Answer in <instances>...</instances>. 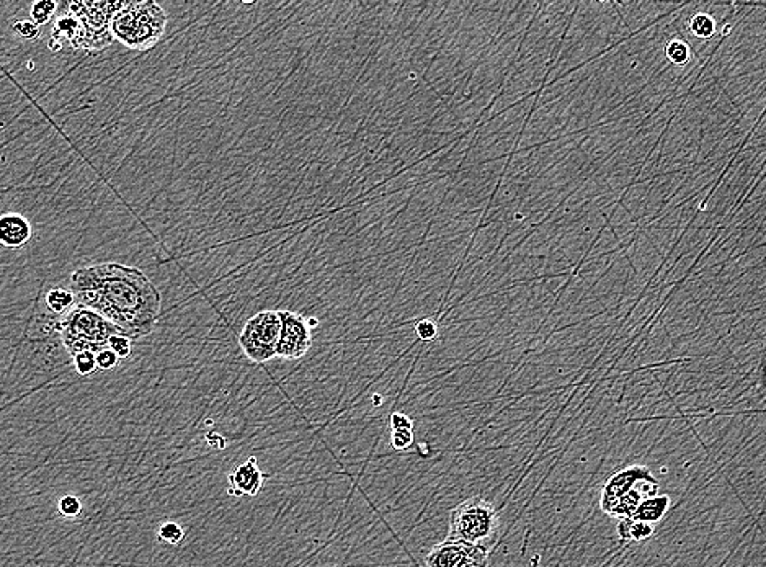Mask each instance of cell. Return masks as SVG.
<instances>
[{
    "label": "cell",
    "instance_id": "obj_5",
    "mask_svg": "<svg viewBox=\"0 0 766 567\" xmlns=\"http://www.w3.org/2000/svg\"><path fill=\"white\" fill-rule=\"evenodd\" d=\"M126 2H72L69 12H72L79 19L80 30L72 48L85 51L87 54H97L106 49L115 41L111 32V21Z\"/></svg>",
    "mask_w": 766,
    "mask_h": 567
},
{
    "label": "cell",
    "instance_id": "obj_20",
    "mask_svg": "<svg viewBox=\"0 0 766 567\" xmlns=\"http://www.w3.org/2000/svg\"><path fill=\"white\" fill-rule=\"evenodd\" d=\"M74 369L79 376H90L98 369L97 354L93 351H82V354L72 356Z\"/></svg>",
    "mask_w": 766,
    "mask_h": 567
},
{
    "label": "cell",
    "instance_id": "obj_23",
    "mask_svg": "<svg viewBox=\"0 0 766 567\" xmlns=\"http://www.w3.org/2000/svg\"><path fill=\"white\" fill-rule=\"evenodd\" d=\"M131 342H132L131 338H128L126 335L118 334V335H115V337H111L108 349L113 350L115 354L119 356V360L128 358V356L131 355V350H132L131 349Z\"/></svg>",
    "mask_w": 766,
    "mask_h": 567
},
{
    "label": "cell",
    "instance_id": "obj_1",
    "mask_svg": "<svg viewBox=\"0 0 766 567\" xmlns=\"http://www.w3.org/2000/svg\"><path fill=\"white\" fill-rule=\"evenodd\" d=\"M71 290L77 306L98 312L131 340L156 330L162 298L139 268L118 262L80 267L71 275Z\"/></svg>",
    "mask_w": 766,
    "mask_h": 567
},
{
    "label": "cell",
    "instance_id": "obj_21",
    "mask_svg": "<svg viewBox=\"0 0 766 567\" xmlns=\"http://www.w3.org/2000/svg\"><path fill=\"white\" fill-rule=\"evenodd\" d=\"M58 509H59V513H61L62 517L76 518L82 513V502L79 500V497L69 494V496L61 497V500H59V504H58Z\"/></svg>",
    "mask_w": 766,
    "mask_h": 567
},
{
    "label": "cell",
    "instance_id": "obj_17",
    "mask_svg": "<svg viewBox=\"0 0 766 567\" xmlns=\"http://www.w3.org/2000/svg\"><path fill=\"white\" fill-rule=\"evenodd\" d=\"M690 30L695 36L708 40L711 38L714 32H716V21L711 15L708 14H696L691 16L690 20Z\"/></svg>",
    "mask_w": 766,
    "mask_h": 567
},
{
    "label": "cell",
    "instance_id": "obj_14",
    "mask_svg": "<svg viewBox=\"0 0 766 567\" xmlns=\"http://www.w3.org/2000/svg\"><path fill=\"white\" fill-rule=\"evenodd\" d=\"M616 530L621 541H644L651 538L653 533V526L651 523L639 522V520L634 518L618 520Z\"/></svg>",
    "mask_w": 766,
    "mask_h": 567
},
{
    "label": "cell",
    "instance_id": "obj_27",
    "mask_svg": "<svg viewBox=\"0 0 766 567\" xmlns=\"http://www.w3.org/2000/svg\"><path fill=\"white\" fill-rule=\"evenodd\" d=\"M412 427H414V424H412L410 417L406 414H402V412H394V414L391 415V430L393 432L412 430Z\"/></svg>",
    "mask_w": 766,
    "mask_h": 567
},
{
    "label": "cell",
    "instance_id": "obj_12",
    "mask_svg": "<svg viewBox=\"0 0 766 567\" xmlns=\"http://www.w3.org/2000/svg\"><path fill=\"white\" fill-rule=\"evenodd\" d=\"M79 30H80L79 19H77L72 12H67V14L59 16V19L56 20L53 32H51V40L48 43L49 49L53 51V53H58V51L62 49L64 43L66 41H69L72 45V41H74L77 34H79Z\"/></svg>",
    "mask_w": 766,
    "mask_h": 567
},
{
    "label": "cell",
    "instance_id": "obj_9",
    "mask_svg": "<svg viewBox=\"0 0 766 567\" xmlns=\"http://www.w3.org/2000/svg\"><path fill=\"white\" fill-rule=\"evenodd\" d=\"M653 479L651 471L644 466H629L624 470L614 472L611 478L606 481L603 491H601V500L600 507L605 513H610L611 509L618 504V500L621 499L626 492H629L634 485H638L640 481Z\"/></svg>",
    "mask_w": 766,
    "mask_h": 567
},
{
    "label": "cell",
    "instance_id": "obj_26",
    "mask_svg": "<svg viewBox=\"0 0 766 567\" xmlns=\"http://www.w3.org/2000/svg\"><path fill=\"white\" fill-rule=\"evenodd\" d=\"M414 443V432L404 430V432H391V445L395 450H407L408 446Z\"/></svg>",
    "mask_w": 766,
    "mask_h": 567
},
{
    "label": "cell",
    "instance_id": "obj_22",
    "mask_svg": "<svg viewBox=\"0 0 766 567\" xmlns=\"http://www.w3.org/2000/svg\"><path fill=\"white\" fill-rule=\"evenodd\" d=\"M12 30L19 34L21 40H28V41H34L40 38V27H38L36 23H34L33 20H20V21H15L14 27Z\"/></svg>",
    "mask_w": 766,
    "mask_h": 567
},
{
    "label": "cell",
    "instance_id": "obj_25",
    "mask_svg": "<svg viewBox=\"0 0 766 567\" xmlns=\"http://www.w3.org/2000/svg\"><path fill=\"white\" fill-rule=\"evenodd\" d=\"M118 363H119V356L116 355L113 350L105 349L97 354V364H98V369H102V371L113 369Z\"/></svg>",
    "mask_w": 766,
    "mask_h": 567
},
{
    "label": "cell",
    "instance_id": "obj_4",
    "mask_svg": "<svg viewBox=\"0 0 766 567\" xmlns=\"http://www.w3.org/2000/svg\"><path fill=\"white\" fill-rule=\"evenodd\" d=\"M59 332L66 350L76 356L82 351L98 354L108 349L111 337L118 335L119 330L92 309L76 306L62 316Z\"/></svg>",
    "mask_w": 766,
    "mask_h": 567
},
{
    "label": "cell",
    "instance_id": "obj_16",
    "mask_svg": "<svg viewBox=\"0 0 766 567\" xmlns=\"http://www.w3.org/2000/svg\"><path fill=\"white\" fill-rule=\"evenodd\" d=\"M56 8H58V3H56L54 0H36V2L32 5V10H30L32 20L38 25V27H43V25L49 23V21L53 20Z\"/></svg>",
    "mask_w": 766,
    "mask_h": 567
},
{
    "label": "cell",
    "instance_id": "obj_24",
    "mask_svg": "<svg viewBox=\"0 0 766 567\" xmlns=\"http://www.w3.org/2000/svg\"><path fill=\"white\" fill-rule=\"evenodd\" d=\"M415 332L419 335L420 340L432 342L438 337V324L432 319H423L417 324Z\"/></svg>",
    "mask_w": 766,
    "mask_h": 567
},
{
    "label": "cell",
    "instance_id": "obj_15",
    "mask_svg": "<svg viewBox=\"0 0 766 567\" xmlns=\"http://www.w3.org/2000/svg\"><path fill=\"white\" fill-rule=\"evenodd\" d=\"M45 301H46V306H48V309L53 312V314H62V316H66L71 309H74L76 308L74 304L77 303L74 291L61 286L51 288L48 293H46Z\"/></svg>",
    "mask_w": 766,
    "mask_h": 567
},
{
    "label": "cell",
    "instance_id": "obj_13",
    "mask_svg": "<svg viewBox=\"0 0 766 567\" xmlns=\"http://www.w3.org/2000/svg\"><path fill=\"white\" fill-rule=\"evenodd\" d=\"M670 504V499L666 496H653L645 499L642 504L639 505V509L636 510V513L631 518L639 520V522L645 523H657L658 520L664 517L666 512V507Z\"/></svg>",
    "mask_w": 766,
    "mask_h": 567
},
{
    "label": "cell",
    "instance_id": "obj_11",
    "mask_svg": "<svg viewBox=\"0 0 766 567\" xmlns=\"http://www.w3.org/2000/svg\"><path fill=\"white\" fill-rule=\"evenodd\" d=\"M32 239V224L19 213H7L0 218V242L5 248H20Z\"/></svg>",
    "mask_w": 766,
    "mask_h": 567
},
{
    "label": "cell",
    "instance_id": "obj_6",
    "mask_svg": "<svg viewBox=\"0 0 766 567\" xmlns=\"http://www.w3.org/2000/svg\"><path fill=\"white\" fill-rule=\"evenodd\" d=\"M281 337V319L278 311H260L245 322L239 335V345L245 356L262 364L277 356Z\"/></svg>",
    "mask_w": 766,
    "mask_h": 567
},
{
    "label": "cell",
    "instance_id": "obj_19",
    "mask_svg": "<svg viewBox=\"0 0 766 567\" xmlns=\"http://www.w3.org/2000/svg\"><path fill=\"white\" fill-rule=\"evenodd\" d=\"M159 541L167 544H180L185 538L183 526H180L176 522H163L157 530Z\"/></svg>",
    "mask_w": 766,
    "mask_h": 567
},
{
    "label": "cell",
    "instance_id": "obj_10",
    "mask_svg": "<svg viewBox=\"0 0 766 567\" xmlns=\"http://www.w3.org/2000/svg\"><path fill=\"white\" fill-rule=\"evenodd\" d=\"M266 478L268 476L262 472L257 458L251 456L231 471L227 494L231 497H255L264 487Z\"/></svg>",
    "mask_w": 766,
    "mask_h": 567
},
{
    "label": "cell",
    "instance_id": "obj_8",
    "mask_svg": "<svg viewBox=\"0 0 766 567\" xmlns=\"http://www.w3.org/2000/svg\"><path fill=\"white\" fill-rule=\"evenodd\" d=\"M281 319V337L277 356L283 360H299L311 349V325L298 312L278 311Z\"/></svg>",
    "mask_w": 766,
    "mask_h": 567
},
{
    "label": "cell",
    "instance_id": "obj_2",
    "mask_svg": "<svg viewBox=\"0 0 766 567\" xmlns=\"http://www.w3.org/2000/svg\"><path fill=\"white\" fill-rule=\"evenodd\" d=\"M167 16L163 8L152 0L126 2L113 16L111 32L115 40L132 51H146L156 46L165 33Z\"/></svg>",
    "mask_w": 766,
    "mask_h": 567
},
{
    "label": "cell",
    "instance_id": "obj_3",
    "mask_svg": "<svg viewBox=\"0 0 766 567\" xmlns=\"http://www.w3.org/2000/svg\"><path fill=\"white\" fill-rule=\"evenodd\" d=\"M498 528L500 517L492 502L476 496L453 507L450 513L448 538L490 549L497 541Z\"/></svg>",
    "mask_w": 766,
    "mask_h": 567
},
{
    "label": "cell",
    "instance_id": "obj_7",
    "mask_svg": "<svg viewBox=\"0 0 766 567\" xmlns=\"http://www.w3.org/2000/svg\"><path fill=\"white\" fill-rule=\"evenodd\" d=\"M489 549L446 538L428 553L425 567H487Z\"/></svg>",
    "mask_w": 766,
    "mask_h": 567
},
{
    "label": "cell",
    "instance_id": "obj_18",
    "mask_svg": "<svg viewBox=\"0 0 766 567\" xmlns=\"http://www.w3.org/2000/svg\"><path fill=\"white\" fill-rule=\"evenodd\" d=\"M666 58L670 59V62L677 64V66H685L691 58V49L688 46V43L683 40H671L665 48Z\"/></svg>",
    "mask_w": 766,
    "mask_h": 567
}]
</instances>
